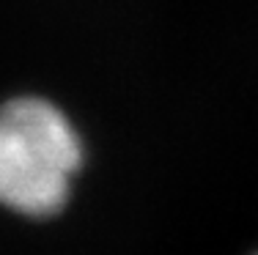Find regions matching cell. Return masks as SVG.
I'll return each mask as SVG.
<instances>
[{"label": "cell", "mask_w": 258, "mask_h": 255, "mask_svg": "<svg viewBox=\"0 0 258 255\" xmlns=\"http://www.w3.org/2000/svg\"><path fill=\"white\" fill-rule=\"evenodd\" d=\"M83 137L58 105L17 96L0 105V206L22 217H52L66 206Z\"/></svg>", "instance_id": "obj_1"}]
</instances>
